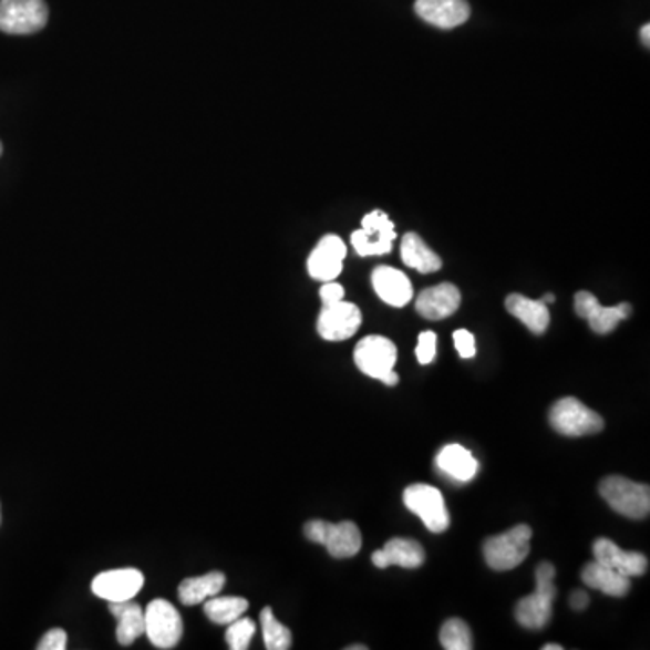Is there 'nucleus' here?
I'll list each match as a JSON object with an SVG mask.
<instances>
[{
	"label": "nucleus",
	"mask_w": 650,
	"mask_h": 650,
	"mask_svg": "<svg viewBox=\"0 0 650 650\" xmlns=\"http://www.w3.org/2000/svg\"><path fill=\"white\" fill-rule=\"evenodd\" d=\"M109 609L117 620L116 640L122 646H131L145 634V611L134 601H111Z\"/></svg>",
	"instance_id": "22"
},
{
	"label": "nucleus",
	"mask_w": 650,
	"mask_h": 650,
	"mask_svg": "<svg viewBox=\"0 0 650 650\" xmlns=\"http://www.w3.org/2000/svg\"><path fill=\"white\" fill-rule=\"evenodd\" d=\"M555 567L553 564H538L537 587L529 597H524L515 607V618L524 629L538 631L548 626L553 615V601L557 597V586H555Z\"/></svg>",
	"instance_id": "1"
},
{
	"label": "nucleus",
	"mask_w": 650,
	"mask_h": 650,
	"mask_svg": "<svg viewBox=\"0 0 650 650\" xmlns=\"http://www.w3.org/2000/svg\"><path fill=\"white\" fill-rule=\"evenodd\" d=\"M68 647V634L64 629H51L45 632L37 649L39 650H64Z\"/></svg>",
	"instance_id": "31"
},
{
	"label": "nucleus",
	"mask_w": 650,
	"mask_h": 650,
	"mask_svg": "<svg viewBox=\"0 0 650 650\" xmlns=\"http://www.w3.org/2000/svg\"><path fill=\"white\" fill-rule=\"evenodd\" d=\"M401 259L409 268L416 269L420 274H434L443 266L440 257L417 234H406L401 240Z\"/></svg>",
	"instance_id": "25"
},
{
	"label": "nucleus",
	"mask_w": 650,
	"mask_h": 650,
	"mask_svg": "<svg viewBox=\"0 0 650 650\" xmlns=\"http://www.w3.org/2000/svg\"><path fill=\"white\" fill-rule=\"evenodd\" d=\"M255 631H257V627H255L254 620L246 617L237 618L226 629V643L231 650H246L250 647Z\"/></svg>",
	"instance_id": "29"
},
{
	"label": "nucleus",
	"mask_w": 650,
	"mask_h": 650,
	"mask_svg": "<svg viewBox=\"0 0 650 650\" xmlns=\"http://www.w3.org/2000/svg\"><path fill=\"white\" fill-rule=\"evenodd\" d=\"M0 156H2V143H0Z\"/></svg>",
	"instance_id": "39"
},
{
	"label": "nucleus",
	"mask_w": 650,
	"mask_h": 650,
	"mask_svg": "<svg viewBox=\"0 0 650 650\" xmlns=\"http://www.w3.org/2000/svg\"><path fill=\"white\" fill-rule=\"evenodd\" d=\"M348 650H368V647H365V646H351V647H348Z\"/></svg>",
	"instance_id": "38"
},
{
	"label": "nucleus",
	"mask_w": 650,
	"mask_h": 650,
	"mask_svg": "<svg viewBox=\"0 0 650 650\" xmlns=\"http://www.w3.org/2000/svg\"><path fill=\"white\" fill-rule=\"evenodd\" d=\"M540 300H543L544 303H551L555 302V297H553V295H546V297H544V299Z\"/></svg>",
	"instance_id": "37"
},
{
	"label": "nucleus",
	"mask_w": 650,
	"mask_h": 650,
	"mask_svg": "<svg viewBox=\"0 0 650 650\" xmlns=\"http://www.w3.org/2000/svg\"><path fill=\"white\" fill-rule=\"evenodd\" d=\"M226 577L220 571H211L203 577L186 578L177 589L179 600L185 606H197L208 598L217 597L225 587Z\"/></svg>",
	"instance_id": "24"
},
{
	"label": "nucleus",
	"mask_w": 650,
	"mask_h": 650,
	"mask_svg": "<svg viewBox=\"0 0 650 650\" xmlns=\"http://www.w3.org/2000/svg\"><path fill=\"white\" fill-rule=\"evenodd\" d=\"M440 641L443 649L446 650H472L474 640L472 632L465 621L460 618L446 620L445 626L441 627Z\"/></svg>",
	"instance_id": "28"
},
{
	"label": "nucleus",
	"mask_w": 650,
	"mask_h": 650,
	"mask_svg": "<svg viewBox=\"0 0 650 650\" xmlns=\"http://www.w3.org/2000/svg\"><path fill=\"white\" fill-rule=\"evenodd\" d=\"M549 423L553 431L567 437H580V435L598 434L603 431V420L600 414L572 396L563 398L551 406Z\"/></svg>",
	"instance_id": "5"
},
{
	"label": "nucleus",
	"mask_w": 650,
	"mask_h": 650,
	"mask_svg": "<svg viewBox=\"0 0 650 650\" xmlns=\"http://www.w3.org/2000/svg\"><path fill=\"white\" fill-rule=\"evenodd\" d=\"M343 297H345V289L340 283L333 282V280L323 283L322 288H320V300H322L323 306L340 302Z\"/></svg>",
	"instance_id": "33"
},
{
	"label": "nucleus",
	"mask_w": 650,
	"mask_h": 650,
	"mask_svg": "<svg viewBox=\"0 0 650 650\" xmlns=\"http://www.w3.org/2000/svg\"><path fill=\"white\" fill-rule=\"evenodd\" d=\"M592 553H595L597 563L611 567L615 571L629 578L641 577L649 569V560L643 553L626 551V549L618 548L617 544L609 538H598L592 546Z\"/></svg>",
	"instance_id": "15"
},
{
	"label": "nucleus",
	"mask_w": 650,
	"mask_h": 650,
	"mask_svg": "<svg viewBox=\"0 0 650 650\" xmlns=\"http://www.w3.org/2000/svg\"><path fill=\"white\" fill-rule=\"evenodd\" d=\"M396 360V345L389 338L378 334L363 338L354 349V363L358 369L389 386L398 385L400 382V376L394 372Z\"/></svg>",
	"instance_id": "2"
},
{
	"label": "nucleus",
	"mask_w": 650,
	"mask_h": 650,
	"mask_svg": "<svg viewBox=\"0 0 650 650\" xmlns=\"http://www.w3.org/2000/svg\"><path fill=\"white\" fill-rule=\"evenodd\" d=\"M50 10L44 0H0V31L33 34L44 30Z\"/></svg>",
	"instance_id": "7"
},
{
	"label": "nucleus",
	"mask_w": 650,
	"mask_h": 650,
	"mask_svg": "<svg viewBox=\"0 0 650 650\" xmlns=\"http://www.w3.org/2000/svg\"><path fill=\"white\" fill-rule=\"evenodd\" d=\"M362 326V311L354 303L340 302L323 306L318 317V334L328 342H343L357 334Z\"/></svg>",
	"instance_id": "11"
},
{
	"label": "nucleus",
	"mask_w": 650,
	"mask_h": 650,
	"mask_svg": "<svg viewBox=\"0 0 650 650\" xmlns=\"http://www.w3.org/2000/svg\"><path fill=\"white\" fill-rule=\"evenodd\" d=\"M582 580L586 586L597 589L603 595H609V597L621 598L631 591V578L615 571L611 567L597 563V560L584 566Z\"/></svg>",
	"instance_id": "23"
},
{
	"label": "nucleus",
	"mask_w": 650,
	"mask_h": 650,
	"mask_svg": "<svg viewBox=\"0 0 650 650\" xmlns=\"http://www.w3.org/2000/svg\"><path fill=\"white\" fill-rule=\"evenodd\" d=\"M260 626H262L266 649L288 650L291 643H293L291 631L275 618L271 607H265L262 612H260Z\"/></svg>",
	"instance_id": "27"
},
{
	"label": "nucleus",
	"mask_w": 650,
	"mask_h": 650,
	"mask_svg": "<svg viewBox=\"0 0 650 650\" xmlns=\"http://www.w3.org/2000/svg\"><path fill=\"white\" fill-rule=\"evenodd\" d=\"M544 650H563V646H557V643H549V646H544Z\"/></svg>",
	"instance_id": "36"
},
{
	"label": "nucleus",
	"mask_w": 650,
	"mask_h": 650,
	"mask_svg": "<svg viewBox=\"0 0 650 650\" xmlns=\"http://www.w3.org/2000/svg\"><path fill=\"white\" fill-rule=\"evenodd\" d=\"M143 584H145V577L140 569L123 567V569L100 572L91 584V589L96 597L111 603V601L133 600L137 592L142 591Z\"/></svg>",
	"instance_id": "12"
},
{
	"label": "nucleus",
	"mask_w": 650,
	"mask_h": 650,
	"mask_svg": "<svg viewBox=\"0 0 650 650\" xmlns=\"http://www.w3.org/2000/svg\"><path fill=\"white\" fill-rule=\"evenodd\" d=\"M454 345L460 352L461 358H474L475 357V338L474 334L466 331V329H460L454 333Z\"/></svg>",
	"instance_id": "32"
},
{
	"label": "nucleus",
	"mask_w": 650,
	"mask_h": 650,
	"mask_svg": "<svg viewBox=\"0 0 650 650\" xmlns=\"http://www.w3.org/2000/svg\"><path fill=\"white\" fill-rule=\"evenodd\" d=\"M372 288L383 302L392 308H403L414 297L411 280L400 269L391 266H378L372 271Z\"/></svg>",
	"instance_id": "16"
},
{
	"label": "nucleus",
	"mask_w": 650,
	"mask_h": 650,
	"mask_svg": "<svg viewBox=\"0 0 650 650\" xmlns=\"http://www.w3.org/2000/svg\"><path fill=\"white\" fill-rule=\"evenodd\" d=\"M575 311H577L578 317L586 318L592 331L598 334L611 333L618 328L621 320L631 317V306L629 303L606 308L589 291H578L577 297H575Z\"/></svg>",
	"instance_id": "13"
},
{
	"label": "nucleus",
	"mask_w": 650,
	"mask_h": 650,
	"mask_svg": "<svg viewBox=\"0 0 650 650\" xmlns=\"http://www.w3.org/2000/svg\"><path fill=\"white\" fill-rule=\"evenodd\" d=\"M394 239H396L394 225L382 210L371 211L363 217L362 230L351 235L352 246L360 257L391 254Z\"/></svg>",
	"instance_id": "10"
},
{
	"label": "nucleus",
	"mask_w": 650,
	"mask_h": 650,
	"mask_svg": "<svg viewBox=\"0 0 650 650\" xmlns=\"http://www.w3.org/2000/svg\"><path fill=\"white\" fill-rule=\"evenodd\" d=\"M403 503L423 520L432 534H443L451 526V514L440 489L431 484H412L403 494Z\"/></svg>",
	"instance_id": "8"
},
{
	"label": "nucleus",
	"mask_w": 650,
	"mask_h": 650,
	"mask_svg": "<svg viewBox=\"0 0 650 650\" xmlns=\"http://www.w3.org/2000/svg\"><path fill=\"white\" fill-rule=\"evenodd\" d=\"M600 494L617 514L629 518H646L650 512V488L620 475H611L600 483Z\"/></svg>",
	"instance_id": "3"
},
{
	"label": "nucleus",
	"mask_w": 650,
	"mask_h": 650,
	"mask_svg": "<svg viewBox=\"0 0 650 650\" xmlns=\"http://www.w3.org/2000/svg\"><path fill=\"white\" fill-rule=\"evenodd\" d=\"M203 603H205L206 618L217 626H230L231 621L243 617L250 607L246 598L219 597V595L208 598Z\"/></svg>",
	"instance_id": "26"
},
{
	"label": "nucleus",
	"mask_w": 650,
	"mask_h": 650,
	"mask_svg": "<svg viewBox=\"0 0 650 650\" xmlns=\"http://www.w3.org/2000/svg\"><path fill=\"white\" fill-rule=\"evenodd\" d=\"M532 528L526 524H518L506 534L486 538L483 551L486 564L495 571H509L520 566L529 553Z\"/></svg>",
	"instance_id": "4"
},
{
	"label": "nucleus",
	"mask_w": 650,
	"mask_h": 650,
	"mask_svg": "<svg viewBox=\"0 0 650 650\" xmlns=\"http://www.w3.org/2000/svg\"><path fill=\"white\" fill-rule=\"evenodd\" d=\"M145 634L157 649H174L182 641L183 620L171 601L157 598L145 609Z\"/></svg>",
	"instance_id": "9"
},
{
	"label": "nucleus",
	"mask_w": 650,
	"mask_h": 650,
	"mask_svg": "<svg viewBox=\"0 0 650 650\" xmlns=\"http://www.w3.org/2000/svg\"><path fill=\"white\" fill-rule=\"evenodd\" d=\"M425 563V549L412 538H391L383 549L372 553V564L385 567L400 566L405 569H416Z\"/></svg>",
	"instance_id": "19"
},
{
	"label": "nucleus",
	"mask_w": 650,
	"mask_h": 650,
	"mask_svg": "<svg viewBox=\"0 0 650 650\" xmlns=\"http://www.w3.org/2000/svg\"><path fill=\"white\" fill-rule=\"evenodd\" d=\"M461 293L454 283H437L421 291L416 299L417 313L426 320H443L460 309Z\"/></svg>",
	"instance_id": "18"
},
{
	"label": "nucleus",
	"mask_w": 650,
	"mask_h": 650,
	"mask_svg": "<svg viewBox=\"0 0 650 650\" xmlns=\"http://www.w3.org/2000/svg\"><path fill=\"white\" fill-rule=\"evenodd\" d=\"M506 309L534 334H544L549 328L551 314H549L548 303H544L543 300H532L524 295L514 293L506 299Z\"/></svg>",
	"instance_id": "21"
},
{
	"label": "nucleus",
	"mask_w": 650,
	"mask_h": 650,
	"mask_svg": "<svg viewBox=\"0 0 650 650\" xmlns=\"http://www.w3.org/2000/svg\"><path fill=\"white\" fill-rule=\"evenodd\" d=\"M435 463L441 474H445L448 479L457 481V483H468L474 479L479 470V463L472 452L461 445H446L435 457Z\"/></svg>",
	"instance_id": "20"
},
{
	"label": "nucleus",
	"mask_w": 650,
	"mask_h": 650,
	"mask_svg": "<svg viewBox=\"0 0 650 650\" xmlns=\"http://www.w3.org/2000/svg\"><path fill=\"white\" fill-rule=\"evenodd\" d=\"M641 40H646V44L649 45L650 44V25H643V28H641Z\"/></svg>",
	"instance_id": "35"
},
{
	"label": "nucleus",
	"mask_w": 650,
	"mask_h": 650,
	"mask_svg": "<svg viewBox=\"0 0 650 650\" xmlns=\"http://www.w3.org/2000/svg\"><path fill=\"white\" fill-rule=\"evenodd\" d=\"M348 255V248L338 235H326L313 254L309 255L308 271L314 280L331 282L342 274L343 259Z\"/></svg>",
	"instance_id": "14"
},
{
	"label": "nucleus",
	"mask_w": 650,
	"mask_h": 650,
	"mask_svg": "<svg viewBox=\"0 0 650 650\" xmlns=\"http://www.w3.org/2000/svg\"><path fill=\"white\" fill-rule=\"evenodd\" d=\"M435 345H437V337L432 331H425L417 338L416 357L421 365H429L434 362Z\"/></svg>",
	"instance_id": "30"
},
{
	"label": "nucleus",
	"mask_w": 650,
	"mask_h": 650,
	"mask_svg": "<svg viewBox=\"0 0 650 650\" xmlns=\"http://www.w3.org/2000/svg\"><path fill=\"white\" fill-rule=\"evenodd\" d=\"M303 534L311 543L326 546L334 558L354 557L362 549V534L357 524L349 520L338 524L311 520L303 526Z\"/></svg>",
	"instance_id": "6"
},
{
	"label": "nucleus",
	"mask_w": 650,
	"mask_h": 650,
	"mask_svg": "<svg viewBox=\"0 0 650 650\" xmlns=\"http://www.w3.org/2000/svg\"><path fill=\"white\" fill-rule=\"evenodd\" d=\"M569 606H571L575 611H584V609L589 606V597H587V592H572L571 598H569Z\"/></svg>",
	"instance_id": "34"
},
{
	"label": "nucleus",
	"mask_w": 650,
	"mask_h": 650,
	"mask_svg": "<svg viewBox=\"0 0 650 650\" xmlns=\"http://www.w3.org/2000/svg\"><path fill=\"white\" fill-rule=\"evenodd\" d=\"M416 13L441 30H454L470 19L466 0H416Z\"/></svg>",
	"instance_id": "17"
}]
</instances>
